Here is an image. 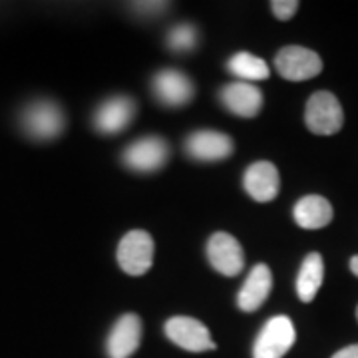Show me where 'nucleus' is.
I'll use <instances>...</instances> for the list:
<instances>
[{
    "label": "nucleus",
    "instance_id": "obj_1",
    "mask_svg": "<svg viewBox=\"0 0 358 358\" xmlns=\"http://www.w3.org/2000/svg\"><path fill=\"white\" fill-rule=\"evenodd\" d=\"M305 124L317 136H333L341 131L345 124V114L336 96L327 90L315 92L307 102Z\"/></svg>",
    "mask_w": 358,
    "mask_h": 358
},
{
    "label": "nucleus",
    "instance_id": "obj_2",
    "mask_svg": "<svg viewBox=\"0 0 358 358\" xmlns=\"http://www.w3.org/2000/svg\"><path fill=\"white\" fill-rule=\"evenodd\" d=\"M22 128L36 140H54L62 134L64 129V112L58 103L50 100H40V102L28 103L22 112Z\"/></svg>",
    "mask_w": 358,
    "mask_h": 358
},
{
    "label": "nucleus",
    "instance_id": "obj_3",
    "mask_svg": "<svg viewBox=\"0 0 358 358\" xmlns=\"http://www.w3.org/2000/svg\"><path fill=\"white\" fill-rule=\"evenodd\" d=\"M117 263L131 277L145 275L154 263V239L148 231L134 229L117 245Z\"/></svg>",
    "mask_w": 358,
    "mask_h": 358
},
{
    "label": "nucleus",
    "instance_id": "obj_4",
    "mask_svg": "<svg viewBox=\"0 0 358 358\" xmlns=\"http://www.w3.org/2000/svg\"><path fill=\"white\" fill-rule=\"evenodd\" d=\"M293 320L285 315H277L268 320L259 333L253 346V358H282L294 345Z\"/></svg>",
    "mask_w": 358,
    "mask_h": 358
},
{
    "label": "nucleus",
    "instance_id": "obj_5",
    "mask_svg": "<svg viewBox=\"0 0 358 358\" xmlns=\"http://www.w3.org/2000/svg\"><path fill=\"white\" fill-rule=\"evenodd\" d=\"M277 72L289 82H305L322 72V60L317 52L305 46H285L275 56Z\"/></svg>",
    "mask_w": 358,
    "mask_h": 358
},
{
    "label": "nucleus",
    "instance_id": "obj_6",
    "mask_svg": "<svg viewBox=\"0 0 358 358\" xmlns=\"http://www.w3.org/2000/svg\"><path fill=\"white\" fill-rule=\"evenodd\" d=\"M122 159L134 171H141V173L157 171L166 166L169 159V145L159 136H148V138L131 141L124 150Z\"/></svg>",
    "mask_w": 358,
    "mask_h": 358
},
{
    "label": "nucleus",
    "instance_id": "obj_7",
    "mask_svg": "<svg viewBox=\"0 0 358 358\" xmlns=\"http://www.w3.org/2000/svg\"><path fill=\"white\" fill-rule=\"evenodd\" d=\"M166 334L173 345L181 346L183 350L189 352H205L217 348V345L211 341L209 329L193 317L169 319L166 322Z\"/></svg>",
    "mask_w": 358,
    "mask_h": 358
},
{
    "label": "nucleus",
    "instance_id": "obj_8",
    "mask_svg": "<svg viewBox=\"0 0 358 358\" xmlns=\"http://www.w3.org/2000/svg\"><path fill=\"white\" fill-rule=\"evenodd\" d=\"M207 257H209L211 267L225 277H235L245 267V255L241 245L233 235L225 233V231L213 233L209 237Z\"/></svg>",
    "mask_w": 358,
    "mask_h": 358
},
{
    "label": "nucleus",
    "instance_id": "obj_9",
    "mask_svg": "<svg viewBox=\"0 0 358 358\" xmlns=\"http://www.w3.org/2000/svg\"><path fill=\"white\" fill-rule=\"evenodd\" d=\"M136 115V102L128 96H114L96 110L94 128L103 136H115L128 128Z\"/></svg>",
    "mask_w": 358,
    "mask_h": 358
},
{
    "label": "nucleus",
    "instance_id": "obj_10",
    "mask_svg": "<svg viewBox=\"0 0 358 358\" xmlns=\"http://www.w3.org/2000/svg\"><path fill=\"white\" fill-rule=\"evenodd\" d=\"M154 96L169 108L185 106L193 98V82L181 70H162L154 76Z\"/></svg>",
    "mask_w": 358,
    "mask_h": 358
},
{
    "label": "nucleus",
    "instance_id": "obj_11",
    "mask_svg": "<svg viewBox=\"0 0 358 358\" xmlns=\"http://www.w3.org/2000/svg\"><path fill=\"white\" fill-rule=\"evenodd\" d=\"M233 140L221 131H195L185 141V152L197 162H219L233 154Z\"/></svg>",
    "mask_w": 358,
    "mask_h": 358
},
{
    "label": "nucleus",
    "instance_id": "obj_12",
    "mask_svg": "<svg viewBox=\"0 0 358 358\" xmlns=\"http://www.w3.org/2000/svg\"><path fill=\"white\" fill-rule=\"evenodd\" d=\"M245 192L249 193L259 203H268L273 201L279 189H281V179L277 167L268 162H257L253 166L247 167L243 176Z\"/></svg>",
    "mask_w": 358,
    "mask_h": 358
},
{
    "label": "nucleus",
    "instance_id": "obj_13",
    "mask_svg": "<svg viewBox=\"0 0 358 358\" xmlns=\"http://www.w3.org/2000/svg\"><path fill=\"white\" fill-rule=\"evenodd\" d=\"M141 320L138 315L128 313L120 317L108 336V355L110 358H129L141 345Z\"/></svg>",
    "mask_w": 358,
    "mask_h": 358
},
{
    "label": "nucleus",
    "instance_id": "obj_14",
    "mask_svg": "<svg viewBox=\"0 0 358 358\" xmlns=\"http://www.w3.org/2000/svg\"><path fill=\"white\" fill-rule=\"evenodd\" d=\"M221 102L233 115L239 117H255L263 108V94L255 84L249 82H233L221 90Z\"/></svg>",
    "mask_w": 358,
    "mask_h": 358
},
{
    "label": "nucleus",
    "instance_id": "obj_15",
    "mask_svg": "<svg viewBox=\"0 0 358 358\" xmlns=\"http://www.w3.org/2000/svg\"><path fill=\"white\" fill-rule=\"evenodd\" d=\"M273 289V273L265 263H259L251 268L247 281L237 294V305L243 313H253L261 307Z\"/></svg>",
    "mask_w": 358,
    "mask_h": 358
},
{
    "label": "nucleus",
    "instance_id": "obj_16",
    "mask_svg": "<svg viewBox=\"0 0 358 358\" xmlns=\"http://www.w3.org/2000/svg\"><path fill=\"white\" fill-rule=\"evenodd\" d=\"M294 221L299 227L308 231L322 229L333 221V205L322 195H307L294 205Z\"/></svg>",
    "mask_w": 358,
    "mask_h": 358
},
{
    "label": "nucleus",
    "instance_id": "obj_17",
    "mask_svg": "<svg viewBox=\"0 0 358 358\" xmlns=\"http://www.w3.org/2000/svg\"><path fill=\"white\" fill-rule=\"evenodd\" d=\"M324 279V263L320 253H308L301 265L299 277H296V293L303 303H310Z\"/></svg>",
    "mask_w": 358,
    "mask_h": 358
},
{
    "label": "nucleus",
    "instance_id": "obj_18",
    "mask_svg": "<svg viewBox=\"0 0 358 358\" xmlns=\"http://www.w3.org/2000/svg\"><path fill=\"white\" fill-rule=\"evenodd\" d=\"M227 70L233 76L239 78L241 82H249V84L268 78L267 62L249 52H239V54L231 56V60L227 62Z\"/></svg>",
    "mask_w": 358,
    "mask_h": 358
},
{
    "label": "nucleus",
    "instance_id": "obj_19",
    "mask_svg": "<svg viewBox=\"0 0 358 358\" xmlns=\"http://www.w3.org/2000/svg\"><path fill=\"white\" fill-rule=\"evenodd\" d=\"M197 44V30L192 24L173 26L167 34V46L178 54L192 52Z\"/></svg>",
    "mask_w": 358,
    "mask_h": 358
},
{
    "label": "nucleus",
    "instance_id": "obj_20",
    "mask_svg": "<svg viewBox=\"0 0 358 358\" xmlns=\"http://www.w3.org/2000/svg\"><path fill=\"white\" fill-rule=\"evenodd\" d=\"M271 10L279 20H291L299 10V2L296 0H273Z\"/></svg>",
    "mask_w": 358,
    "mask_h": 358
},
{
    "label": "nucleus",
    "instance_id": "obj_21",
    "mask_svg": "<svg viewBox=\"0 0 358 358\" xmlns=\"http://www.w3.org/2000/svg\"><path fill=\"white\" fill-rule=\"evenodd\" d=\"M136 13L140 14H148V16H157L166 10L169 6V2H131L129 4Z\"/></svg>",
    "mask_w": 358,
    "mask_h": 358
},
{
    "label": "nucleus",
    "instance_id": "obj_22",
    "mask_svg": "<svg viewBox=\"0 0 358 358\" xmlns=\"http://www.w3.org/2000/svg\"><path fill=\"white\" fill-rule=\"evenodd\" d=\"M331 358H358V345L345 346L338 352H334Z\"/></svg>",
    "mask_w": 358,
    "mask_h": 358
},
{
    "label": "nucleus",
    "instance_id": "obj_23",
    "mask_svg": "<svg viewBox=\"0 0 358 358\" xmlns=\"http://www.w3.org/2000/svg\"><path fill=\"white\" fill-rule=\"evenodd\" d=\"M350 271H352V273L358 277V255H355L352 259H350Z\"/></svg>",
    "mask_w": 358,
    "mask_h": 358
},
{
    "label": "nucleus",
    "instance_id": "obj_24",
    "mask_svg": "<svg viewBox=\"0 0 358 358\" xmlns=\"http://www.w3.org/2000/svg\"><path fill=\"white\" fill-rule=\"evenodd\" d=\"M357 319H358V307H357Z\"/></svg>",
    "mask_w": 358,
    "mask_h": 358
}]
</instances>
